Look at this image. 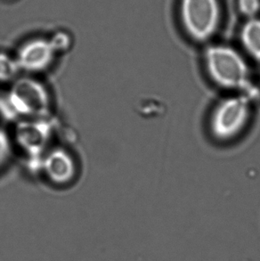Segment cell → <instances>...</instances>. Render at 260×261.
I'll return each instance as SVG.
<instances>
[{
    "label": "cell",
    "instance_id": "1",
    "mask_svg": "<svg viewBox=\"0 0 260 261\" xmlns=\"http://www.w3.org/2000/svg\"><path fill=\"white\" fill-rule=\"evenodd\" d=\"M52 102L46 85L32 76L19 77L0 99V113L11 120L50 118Z\"/></svg>",
    "mask_w": 260,
    "mask_h": 261
},
{
    "label": "cell",
    "instance_id": "2",
    "mask_svg": "<svg viewBox=\"0 0 260 261\" xmlns=\"http://www.w3.org/2000/svg\"><path fill=\"white\" fill-rule=\"evenodd\" d=\"M207 75L223 89L250 93V67L238 50L224 44L207 46L204 52Z\"/></svg>",
    "mask_w": 260,
    "mask_h": 261
},
{
    "label": "cell",
    "instance_id": "3",
    "mask_svg": "<svg viewBox=\"0 0 260 261\" xmlns=\"http://www.w3.org/2000/svg\"><path fill=\"white\" fill-rule=\"evenodd\" d=\"M250 93H240L223 99L215 107L210 129L218 141L236 138L246 127L251 113Z\"/></svg>",
    "mask_w": 260,
    "mask_h": 261
},
{
    "label": "cell",
    "instance_id": "4",
    "mask_svg": "<svg viewBox=\"0 0 260 261\" xmlns=\"http://www.w3.org/2000/svg\"><path fill=\"white\" fill-rule=\"evenodd\" d=\"M180 17L185 32L196 42H207L218 32L221 11L218 0H181Z\"/></svg>",
    "mask_w": 260,
    "mask_h": 261
},
{
    "label": "cell",
    "instance_id": "5",
    "mask_svg": "<svg viewBox=\"0 0 260 261\" xmlns=\"http://www.w3.org/2000/svg\"><path fill=\"white\" fill-rule=\"evenodd\" d=\"M53 121L46 119H24L18 120L12 134L13 141L17 145L32 170H39V163L53 137Z\"/></svg>",
    "mask_w": 260,
    "mask_h": 261
},
{
    "label": "cell",
    "instance_id": "6",
    "mask_svg": "<svg viewBox=\"0 0 260 261\" xmlns=\"http://www.w3.org/2000/svg\"><path fill=\"white\" fill-rule=\"evenodd\" d=\"M48 182L65 187L73 182L77 175V163L73 155L62 146L50 147L39 163V170Z\"/></svg>",
    "mask_w": 260,
    "mask_h": 261
},
{
    "label": "cell",
    "instance_id": "7",
    "mask_svg": "<svg viewBox=\"0 0 260 261\" xmlns=\"http://www.w3.org/2000/svg\"><path fill=\"white\" fill-rule=\"evenodd\" d=\"M56 56L49 39L34 38L20 46L15 58L21 71L36 74L49 69Z\"/></svg>",
    "mask_w": 260,
    "mask_h": 261
},
{
    "label": "cell",
    "instance_id": "8",
    "mask_svg": "<svg viewBox=\"0 0 260 261\" xmlns=\"http://www.w3.org/2000/svg\"><path fill=\"white\" fill-rule=\"evenodd\" d=\"M240 40L248 56L260 63V18L247 20L241 29Z\"/></svg>",
    "mask_w": 260,
    "mask_h": 261
},
{
    "label": "cell",
    "instance_id": "9",
    "mask_svg": "<svg viewBox=\"0 0 260 261\" xmlns=\"http://www.w3.org/2000/svg\"><path fill=\"white\" fill-rule=\"evenodd\" d=\"M21 72L15 57L0 52V84L11 85L13 82L19 78Z\"/></svg>",
    "mask_w": 260,
    "mask_h": 261
},
{
    "label": "cell",
    "instance_id": "10",
    "mask_svg": "<svg viewBox=\"0 0 260 261\" xmlns=\"http://www.w3.org/2000/svg\"><path fill=\"white\" fill-rule=\"evenodd\" d=\"M14 145L12 136L4 127H0V170L9 163Z\"/></svg>",
    "mask_w": 260,
    "mask_h": 261
},
{
    "label": "cell",
    "instance_id": "11",
    "mask_svg": "<svg viewBox=\"0 0 260 261\" xmlns=\"http://www.w3.org/2000/svg\"><path fill=\"white\" fill-rule=\"evenodd\" d=\"M55 52L57 54L65 53L69 51L72 45V39L69 33L65 32H57L49 39Z\"/></svg>",
    "mask_w": 260,
    "mask_h": 261
},
{
    "label": "cell",
    "instance_id": "12",
    "mask_svg": "<svg viewBox=\"0 0 260 261\" xmlns=\"http://www.w3.org/2000/svg\"><path fill=\"white\" fill-rule=\"evenodd\" d=\"M241 14L248 19L257 17L260 11V0H238Z\"/></svg>",
    "mask_w": 260,
    "mask_h": 261
}]
</instances>
